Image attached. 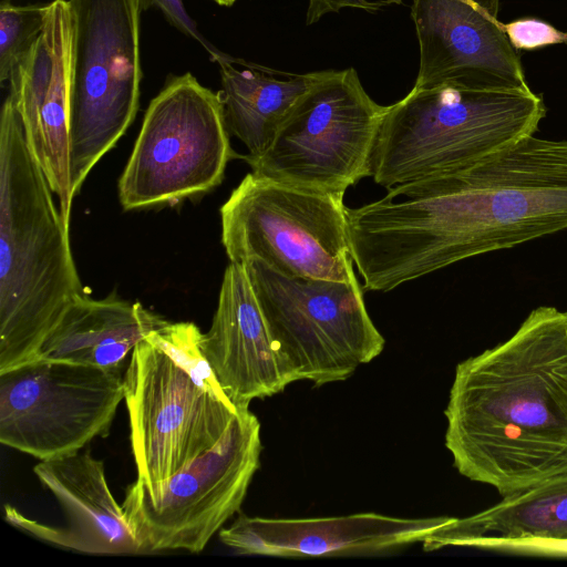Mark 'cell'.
Instances as JSON below:
<instances>
[{"label": "cell", "mask_w": 567, "mask_h": 567, "mask_svg": "<svg viewBox=\"0 0 567 567\" xmlns=\"http://www.w3.org/2000/svg\"><path fill=\"white\" fill-rule=\"evenodd\" d=\"M33 472L54 496L66 518L63 527L40 523L7 504L4 520L17 529L51 545L93 555L144 553L112 495L104 463L89 451L40 461Z\"/></svg>", "instance_id": "obj_16"}, {"label": "cell", "mask_w": 567, "mask_h": 567, "mask_svg": "<svg viewBox=\"0 0 567 567\" xmlns=\"http://www.w3.org/2000/svg\"><path fill=\"white\" fill-rule=\"evenodd\" d=\"M261 450L260 423L246 408L189 465L156 484H130L122 508L144 553L202 551L240 509Z\"/></svg>", "instance_id": "obj_10"}, {"label": "cell", "mask_w": 567, "mask_h": 567, "mask_svg": "<svg viewBox=\"0 0 567 567\" xmlns=\"http://www.w3.org/2000/svg\"><path fill=\"white\" fill-rule=\"evenodd\" d=\"M220 96L229 133L259 157L300 99L329 72L287 73L241 59L218 62Z\"/></svg>", "instance_id": "obj_19"}, {"label": "cell", "mask_w": 567, "mask_h": 567, "mask_svg": "<svg viewBox=\"0 0 567 567\" xmlns=\"http://www.w3.org/2000/svg\"><path fill=\"white\" fill-rule=\"evenodd\" d=\"M545 115L543 96L532 90L413 86L386 107L371 176L390 189L456 171L534 135Z\"/></svg>", "instance_id": "obj_5"}, {"label": "cell", "mask_w": 567, "mask_h": 567, "mask_svg": "<svg viewBox=\"0 0 567 567\" xmlns=\"http://www.w3.org/2000/svg\"><path fill=\"white\" fill-rule=\"evenodd\" d=\"M74 17L69 0L45 4L42 32L11 69L9 95L28 146L42 168L64 221L70 226L74 195L69 156V109Z\"/></svg>", "instance_id": "obj_13"}, {"label": "cell", "mask_w": 567, "mask_h": 567, "mask_svg": "<svg viewBox=\"0 0 567 567\" xmlns=\"http://www.w3.org/2000/svg\"><path fill=\"white\" fill-rule=\"evenodd\" d=\"M465 547L517 555L567 558V540L477 538Z\"/></svg>", "instance_id": "obj_23"}, {"label": "cell", "mask_w": 567, "mask_h": 567, "mask_svg": "<svg viewBox=\"0 0 567 567\" xmlns=\"http://www.w3.org/2000/svg\"><path fill=\"white\" fill-rule=\"evenodd\" d=\"M194 322H167L133 349L124 374L136 481H165L215 446L243 409L218 383Z\"/></svg>", "instance_id": "obj_4"}, {"label": "cell", "mask_w": 567, "mask_h": 567, "mask_svg": "<svg viewBox=\"0 0 567 567\" xmlns=\"http://www.w3.org/2000/svg\"><path fill=\"white\" fill-rule=\"evenodd\" d=\"M141 11L156 8L162 11L165 19L185 35L197 41L209 54L210 60L220 62L231 56L216 49L197 30L196 22L187 14L182 0H138Z\"/></svg>", "instance_id": "obj_24"}, {"label": "cell", "mask_w": 567, "mask_h": 567, "mask_svg": "<svg viewBox=\"0 0 567 567\" xmlns=\"http://www.w3.org/2000/svg\"><path fill=\"white\" fill-rule=\"evenodd\" d=\"M74 48L69 156L75 196L133 123L142 80L138 0H69Z\"/></svg>", "instance_id": "obj_8"}, {"label": "cell", "mask_w": 567, "mask_h": 567, "mask_svg": "<svg viewBox=\"0 0 567 567\" xmlns=\"http://www.w3.org/2000/svg\"><path fill=\"white\" fill-rule=\"evenodd\" d=\"M477 538L567 540V475L547 480L423 539L425 551L462 546Z\"/></svg>", "instance_id": "obj_20"}, {"label": "cell", "mask_w": 567, "mask_h": 567, "mask_svg": "<svg viewBox=\"0 0 567 567\" xmlns=\"http://www.w3.org/2000/svg\"><path fill=\"white\" fill-rule=\"evenodd\" d=\"M168 321L112 292L103 299L76 297L45 339L38 359L122 371L138 342Z\"/></svg>", "instance_id": "obj_18"}, {"label": "cell", "mask_w": 567, "mask_h": 567, "mask_svg": "<svg viewBox=\"0 0 567 567\" xmlns=\"http://www.w3.org/2000/svg\"><path fill=\"white\" fill-rule=\"evenodd\" d=\"M45 21V6L0 4V82L9 80L16 61L34 43Z\"/></svg>", "instance_id": "obj_21"}, {"label": "cell", "mask_w": 567, "mask_h": 567, "mask_svg": "<svg viewBox=\"0 0 567 567\" xmlns=\"http://www.w3.org/2000/svg\"><path fill=\"white\" fill-rule=\"evenodd\" d=\"M214 2H216L217 4L219 6H224V7H230L233 6L237 0H212Z\"/></svg>", "instance_id": "obj_26"}, {"label": "cell", "mask_w": 567, "mask_h": 567, "mask_svg": "<svg viewBox=\"0 0 567 567\" xmlns=\"http://www.w3.org/2000/svg\"><path fill=\"white\" fill-rule=\"evenodd\" d=\"M124 399L122 371L37 359L0 373V442L39 461L109 435Z\"/></svg>", "instance_id": "obj_12"}, {"label": "cell", "mask_w": 567, "mask_h": 567, "mask_svg": "<svg viewBox=\"0 0 567 567\" xmlns=\"http://www.w3.org/2000/svg\"><path fill=\"white\" fill-rule=\"evenodd\" d=\"M498 9L499 0H412L420 55L414 86L532 90Z\"/></svg>", "instance_id": "obj_14"}, {"label": "cell", "mask_w": 567, "mask_h": 567, "mask_svg": "<svg viewBox=\"0 0 567 567\" xmlns=\"http://www.w3.org/2000/svg\"><path fill=\"white\" fill-rule=\"evenodd\" d=\"M69 229L8 94L0 113V373L37 360L84 293Z\"/></svg>", "instance_id": "obj_3"}, {"label": "cell", "mask_w": 567, "mask_h": 567, "mask_svg": "<svg viewBox=\"0 0 567 567\" xmlns=\"http://www.w3.org/2000/svg\"><path fill=\"white\" fill-rule=\"evenodd\" d=\"M202 349L218 383L238 408L282 392L296 375L275 342L244 265L225 269L217 308Z\"/></svg>", "instance_id": "obj_17"}, {"label": "cell", "mask_w": 567, "mask_h": 567, "mask_svg": "<svg viewBox=\"0 0 567 567\" xmlns=\"http://www.w3.org/2000/svg\"><path fill=\"white\" fill-rule=\"evenodd\" d=\"M281 355L297 381H344L384 349L359 281L288 277L259 260L244 265Z\"/></svg>", "instance_id": "obj_9"}, {"label": "cell", "mask_w": 567, "mask_h": 567, "mask_svg": "<svg viewBox=\"0 0 567 567\" xmlns=\"http://www.w3.org/2000/svg\"><path fill=\"white\" fill-rule=\"evenodd\" d=\"M386 190L346 209L352 259L370 291L567 229V140L534 134Z\"/></svg>", "instance_id": "obj_1"}, {"label": "cell", "mask_w": 567, "mask_h": 567, "mask_svg": "<svg viewBox=\"0 0 567 567\" xmlns=\"http://www.w3.org/2000/svg\"><path fill=\"white\" fill-rule=\"evenodd\" d=\"M453 517L402 518L377 513L313 518L239 515L219 530L226 546L244 555L276 557L370 556L423 539Z\"/></svg>", "instance_id": "obj_15"}, {"label": "cell", "mask_w": 567, "mask_h": 567, "mask_svg": "<svg viewBox=\"0 0 567 567\" xmlns=\"http://www.w3.org/2000/svg\"><path fill=\"white\" fill-rule=\"evenodd\" d=\"M503 29L516 50L567 44V32L536 18H520L503 24Z\"/></svg>", "instance_id": "obj_22"}, {"label": "cell", "mask_w": 567, "mask_h": 567, "mask_svg": "<svg viewBox=\"0 0 567 567\" xmlns=\"http://www.w3.org/2000/svg\"><path fill=\"white\" fill-rule=\"evenodd\" d=\"M444 414L457 472L503 497L567 475V311L537 307L460 362Z\"/></svg>", "instance_id": "obj_2"}, {"label": "cell", "mask_w": 567, "mask_h": 567, "mask_svg": "<svg viewBox=\"0 0 567 567\" xmlns=\"http://www.w3.org/2000/svg\"><path fill=\"white\" fill-rule=\"evenodd\" d=\"M389 3H400L401 0H388ZM386 2H374L369 0H309L306 13V24L316 23L327 13L339 12L343 8L361 9L368 12H377Z\"/></svg>", "instance_id": "obj_25"}, {"label": "cell", "mask_w": 567, "mask_h": 567, "mask_svg": "<svg viewBox=\"0 0 567 567\" xmlns=\"http://www.w3.org/2000/svg\"><path fill=\"white\" fill-rule=\"evenodd\" d=\"M386 107L370 97L353 68L329 70L300 99L266 152L246 162L266 178L344 194L371 176Z\"/></svg>", "instance_id": "obj_11"}, {"label": "cell", "mask_w": 567, "mask_h": 567, "mask_svg": "<svg viewBox=\"0 0 567 567\" xmlns=\"http://www.w3.org/2000/svg\"><path fill=\"white\" fill-rule=\"evenodd\" d=\"M234 152L220 96L189 72L151 101L118 179L125 210L176 204L218 186Z\"/></svg>", "instance_id": "obj_7"}, {"label": "cell", "mask_w": 567, "mask_h": 567, "mask_svg": "<svg viewBox=\"0 0 567 567\" xmlns=\"http://www.w3.org/2000/svg\"><path fill=\"white\" fill-rule=\"evenodd\" d=\"M343 193L247 174L220 207L229 262L288 276L355 281Z\"/></svg>", "instance_id": "obj_6"}]
</instances>
